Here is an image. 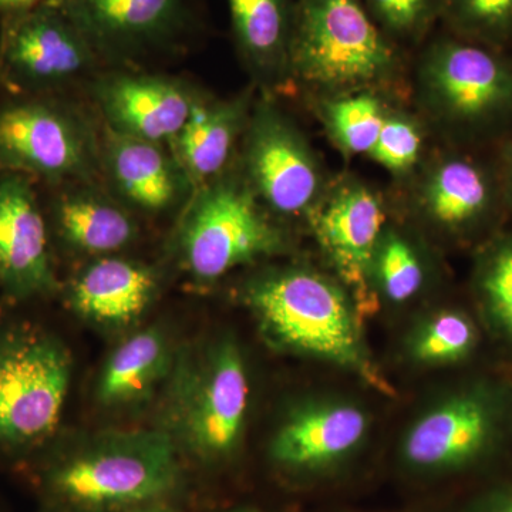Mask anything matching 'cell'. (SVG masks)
I'll return each instance as SVG.
<instances>
[{"mask_svg": "<svg viewBox=\"0 0 512 512\" xmlns=\"http://www.w3.org/2000/svg\"><path fill=\"white\" fill-rule=\"evenodd\" d=\"M97 62L99 56L56 0L3 18L0 80L16 96H49Z\"/></svg>", "mask_w": 512, "mask_h": 512, "instance_id": "10", "label": "cell"}, {"mask_svg": "<svg viewBox=\"0 0 512 512\" xmlns=\"http://www.w3.org/2000/svg\"><path fill=\"white\" fill-rule=\"evenodd\" d=\"M403 50L362 0H295L289 79L313 100L389 92L403 76Z\"/></svg>", "mask_w": 512, "mask_h": 512, "instance_id": "1", "label": "cell"}, {"mask_svg": "<svg viewBox=\"0 0 512 512\" xmlns=\"http://www.w3.org/2000/svg\"><path fill=\"white\" fill-rule=\"evenodd\" d=\"M157 279L147 266L104 256L74 278L69 301L83 318L123 326L140 318L156 295Z\"/></svg>", "mask_w": 512, "mask_h": 512, "instance_id": "19", "label": "cell"}, {"mask_svg": "<svg viewBox=\"0 0 512 512\" xmlns=\"http://www.w3.org/2000/svg\"><path fill=\"white\" fill-rule=\"evenodd\" d=\"M242 158L249 187L281 217L308 218L332 181L301 128L269 99L252 106Z\"/></svg>", "mask_w": 512, "mask_h": 512, "instance_id": "8", "label": "cell"}, {"mask_svg": "<svg viewBox=\"0 0 512 512\" xmlns=\"http://www.w3.org/2000/svg\"><path fill=\"white\" fill-rule=\"evenodd\" d=\"M46 512H55V511H46Z\"/></svg>", "mask_w": 512, "mask_h": 512, "instance_id": "36", "label": "cell"}, {"mask_svg": "<svg viewBox=\"0 0 512 512\" xmlns=\"http://www.w3.org/2000/svg\"><path fill=\"white\" fill-rule=\"evenodd\" d=\"M99 59L124 60L167 42L184 22L183 0H56Z\"/></svg>", "mask_w": 512, "mask_h": 512, "instance_id": "14", "label": "cell"}, {"mask_svg": "<svg viewBox=\"0 0 512 512\" xmlns=\"http://www.w3.org/2000/svg\"><path fill=\"white\" fill-rule=\"evenodd\" d=\"M384 35L397 46H417L429 39L441 20L443 0H362Z\"/></svg>", "mask_w": 512, "mask_h": 512, "instance_id": "28", "label": "cell"}, {"mask_svg": "<svg viewBox=\"0 0 512 512\" xmlns=\"http://www.w3.org/2000/svg\"><path fill=\"white\" fill-rule=\"evenodd\" d=\"M104 165L124 200L148 212L167 210L180 197L187 180L175 158L160 144L107 130Z\"/></svg>", "mask_w": 512, "mask_h": 512, "instance_id": "20", "label": "cell"}, {"mask_svg": "<svg viewBox=\"0 0 512 512\" xmlns=\"http://www.w3.org/2000/svg\"><path fill=\"white\" fill-rule=\"evenodd\" d=\"M504 191L512 204V143L505 151Z\"/></svg>", "mask_w": 512, "mask_h": 512, "instance_id": "33", "label": "cell"}, {"mask_svg": "<svg viewBox=\"0 0 512 512\" xmlns=\"http://www.w3.org/2000/svg\"><path fill=\"white\" fill-rule=\"evenodd\" d=\"M477 332L464 313L441 312L424 325L413 343V353L420 362L446 365L458 362L473 352Z\"/></svg>", "mask_w": 512, "mask_h": 512, "instance_id": "29", "label": "cell"}, {"mask_svg": "<svg viewBox=\"0 0 512 512\" xmlns=\"http://www.w3.org/2000/svg\"><path fill=\"white\" fill-rule=\"evenodd\" d=\"M315 101L323 127L346 157L369 156L390 104L382 93L356 92Z\"/></svg>", "mask_w": 512, "mask_h": 512, "instance_id": "24", "label": "cell"}, {"mask_svg": "<svg viewBox=\"0 0 512 512\" xmlns=\"http://www.w3.org/2000/svg\"><path fill=\"white\" fill-rule=\"evenodd\" d=\"M245 299L279 345L345 367L379 392L393 393L367 355L348 293L329 276L276 269L252 281Z\"/></svg>", "mask_w": 512, "mask_h": 512, "instance_id": "2", "label": "cell"}, {"mask_svg": "<svg viewBox=\"0 0 512 512\" xmlns=\"http://www.w3.org/2000/svg\"><path fill=\"white\" fill-rule=\"evenodd\" d=\"M252 110L248 94L229 100L198 99L173 140L175 161L195 188L225 173Z\"/></svg>", "mask_w": 512, "mask_h": 512, "instance_id": "18", "label": "cell"}, {"mask_svg": "<svg viewBox=\"0 0 512 512\" xmlns=\"http://www.w3.org/2000/svg\"><path fill=\"white\" fill-rule=\"evenodd\" d=\"M130 512H173L168 510V508L160 507V505L151 504L146 505V507L136 508V510H131Z\"/></svg>", "mask_w": 512, "mask_h": 512, "instance_id": "34", "label": "cell"}, {"mask_svg": "<svg viewBox=\"0 0 512 512\" xmlns=\"http://www.w3.org/2000/svg\"><path fill=\"white\" fill-rule=\"evenodd\" d=\"M447 32L491 49L512 46V0H443Z\"/></svg>", "mask_w": 512, "mask_h": 512, "instance_id": "26", "label": "cell"}, {"mask_svg": "<svg viewBox=\"0 0 512 512\" xmlns=\"http://www.w3.org/2000/svg\"><path fill=\"white\" fill-rule=\"evenodd\" d=\"M32 178L0 171V286L25 301L56 289L45 215Z\"/></svg>", "mask_w": 512, "mask_h": 512, "instance_id": "13", "label": "cell"}, {"mask_svg": "<svg viewBox=\"0 0 512 512\" xmlns=\"http://www.w3.org/2000/svg\"><path fill=\"white\" fill-rule=\"evenodd\" d=\"M414 87L424 119L450 136H473L512 116V64L450 32L427 40Z\"/></svg>", "mask_w": 512, "mask_h": 512, "instance_id": "4", "label": "cell"}, {"mask_svg": "<svg viewBox=\"0 0 512 512\" xmlns=\"http://www.w3.org/2000/svg\"><path fill=\"white\" fill-rule=\"evenodd\" d=\"M239 55L269 82L289 79L295 0H227Z\"/></svg>", "mask_w": 512, "mask_h": 512, "instance_id": "21", "label": "cell"}, {"mask_svg": "<svg viewBox=\"0 0 512 512\" xmlns=\"http://www.w3.org/2000/svg\"><path fill=\"white\" fill-rule=\"evenodd\" d=\"M52 215L63 241L86 254H111L136 237L130 215L100 192L64 191L53 202Z\"/></svg>", "mask_w": 512, "mask_h": 512, "instance_id": "22", "label": "cell"}, {"mask_svg": "<svg viewBox=\"0 0 512 512\" xmlns=\"http://www.w3.org/2000/svg\"><path fill=\"white\" fill-rule=\"evenodd\" d=\"M426 133L419 117L390 106L370 160L399 180H410L424 161Z\"/></svg>", "mask_w": 512, "mask_h": 512, "instance_id": "27", "label": "cell"}, {"mask_svg": "<svg viewBox=\"0 0 512 512\" xmlns=\"http://www.w3.org/2000/svg\"><path fill=\"white\" fill-rule=\"evenodd\" d=\"M69 349L29 323L0 326V454L35 450L55 433L72 383Z\"/></svg>", "mask_w": 512, "mask_h": 512, "instance_id": "5", "label": "cell"}, {"mask_svg": "<svg viewBox=\"0 0 512 512\" xmlns=\"http://www.w3.org/2000/svg\"><path fill=\"white\" fill-rule=\"evenodd\" d=\"M410 204L420 218L446 234H466L493 214L498 188L477 161L456 153L423 161L410 178Z\"/></svg>", "mask_w": 512, "mask_h": 512, "instance_id": "15", "label": "cell"}, {"mask_svg": "<svg viewBox=\"0 0 512 512\" xmlns=\"http://www.w3.org/2000/svg\"><path fill=\"white\" fill-rule=\"evenodd\" d=\"M40 2L43 0H0V16L6 18V16L15 15V13L33 8Z\"/></svg>", "mask_w": 512, "mask_h": 512, "instance_id": "32", "label": "cell"}, {"mask_svg": "<svg viewBox=\"0 0 512 512\" xmlns=\"http://www.w3.org/2000/svg\"><path fill=\"white\" fill-rule=\"evenodd\" d=\"M109 130L161 144L171 141L200 97L183 84L150 74H110L96 86Z\"/></svg>", "mask_w": 512, "mask_h": 512, "instance_id": "16", "label": "cell"}, {"mask_svg": "<svg viewBox=\"0 0 512 512\" xmlns=\"http://www.w3.org/2000/svg\"><path fill=\"white\" fill-rule=\"evenodd\" d=\"M178 380L175 427L184 447L207 463L235 453L249 407V379L241 350L231 340L211 346Z\"/></svg>", "mask_w": 512, "mask_h": 512, "instance_id": "9", "label": "cell"}, {"mask_svg": "<svg viewBox=\"0 0 512 512\" xmlns=\"http://www.w3.org/2000/svg\"><path fill=\"white\" fill-rule=\"evenodd\" d=\"M100 157L92 128L49 96H15L0 104V171L49 183L89 180Z\"/></svg>", "mask_w": 512, "mask_h": 512, "instance_id": "7", "label": "cell"}, {"mask_svg": "<svg viewBox=\"0 0 512 512\" xmlns=\"http://www.w3.org/2000/svg\"><path fill=\"white\" fill-rule=\"evenodd\" d=\"M389 301L403 303L419 295L426 284V264L416 244L387 225L372 264V284Z\"/></svg>", "mask_w": 512, "mask_h": 512, "instance_id": "25", "label": "cell"}, {"mask_svg": "<svg viewBox=\"0 0 512 512\" xmlns=\"http://www.w3.org/2000/svg\"><path fill=\"white\" fill-rule=\"evenodd\" d=\"M47 493L86 511L136 510L177 490L181 464L173 437L134 431L104 437L47 468Z\"/></svg>", "mask_w": 512, "mask_h": 512, "instance_id": "3", "label": "cell"}, {"mask_svg": "<svg viewBox=\"0 0 512 512\" xmlns=\"http://www.w3.org/2000/svg\"><path fill=\"white\" fill-rule=\"evenodd\" d=\"M474 512H512V487L498 488L487 495Z\"/></svg>", "mask_w": 512, "mask_h": 512, "instance_id": "31", "label": "cell"}, {"mask_svg": "<svg viewBox=\"0 0 512 512\" xmlns=\"http://www.w3.org/2000/svg\"><path fill=\"white\" fill-rule=\"evenodd\" d=\"M500 426L494 394L483 389L456 394L424 414L407 433L404 464L427 476L466 470L491 450Z\"/></svg>", "mask_w": 512, "mask_h": 512, "instance_id": "12", "label": "cell"}, {"mask_svg": "<svg viewBox=\"0 0 512 512\" xmlns=\"http://www.w3.org/2000/svg\"><path fill=\"white\" fill-rule=\"evenodd\" d=\"M369 419L352 404L305 407L276 431L271 458L298 474H319L338 466L365 440Z\"/></svg>", "mask_w": 512, "mask_h": 512, "instance_id": "17", "label": "cell"}, {"mask_svg": "<svg viewBox=\"0 0 512 512\" xmlns=\"http://www.w3.org/2000/svg\"><path fill=\"white\" fill-rule=\"evenodd\" d=\"M477 286L488 315L512 339V235L485 252L478 266Z\"/></svg>", "mask_w": 512, "mask_h": 512, "instance_id": "30", "label": "cell"}, {"mask_svg": "<svg viewBox=\"0 0 512 512\" xmlns=\"http://www.w3.org/2000/svg\"><path fill=\"white\" fill-rule=\"evenodd\" d=\"M320 249L343 284L369 295L377 245L387 227L382 195L355 175L330 181L308 217Z\"/></svg>", "mask_w": 512, "mask_h": 512, "instance_id": "11", "label": "cell"}, {"mask_svg": "<svg viewBox=\"0 0 512 512\" xmlns=\"http://www.w3.org/2000/svg\"><path fill=\"white\" fill-rule=\"evenodd\" d=\"M227 512H261L258 510H252V508H237V510H231Z\"/></svg>", "mask_w": 512, "mask_h": 512, "instance_id": "35", "label": "cell"}, {"mask_svg": "<svg viewBox=\"0 0 512 512\" xmlns=\"http://www.w3.org/2000/svg\"><path fill=\"white\" fill-rule=\"evenodd\" d=\"M181 229L185 268L212 282L284 249V237L242 173L227 174L197 188Z\"/></svg>", "mask_w": 512, "mask_h": 512, "instance_id": "6", "label": "cell"}, {"mask_svg": "<svg viewBox=\"0 0 512 512\" xmlns=\"http://www.w3.org/2000/svg\"><path fill=\"white\" fill-rule=\"evenodd\" d=\"M170 362L167 339L158 329L128 338L109 357L97 384V399L106 406L136 403L164 376Z\"/></svg>", "mask_w": 512, "mask_h": 512, "instance_id": "23", "label": "cell"}]
</instances>
